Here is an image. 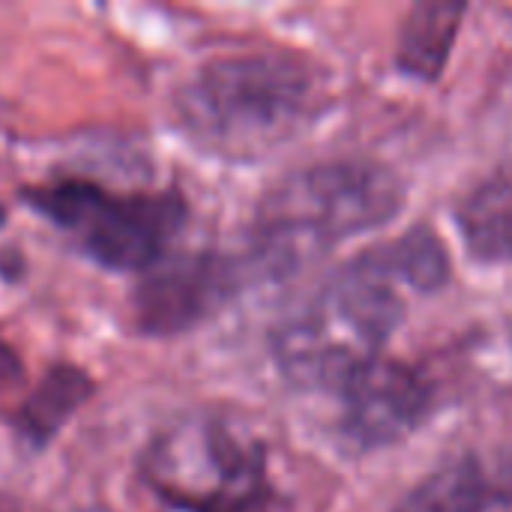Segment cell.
Masks as SVG:
<instances>
[{
	"label": "cell",
	"mask_w": 512,
	"mask_h": 512,
	"mask_svg": "<svg viewBox=\"0 0 512 512\" xmlns=\"http://www.w3.org/2000/svg\"><path fill=\"white\" fill-rule=\"evenodd\" d=\"M405 204L399 174L378 162H327L279 180L255 219V261L288 276L345 237L387 225Z\"/></svg>",
	"instance_id": "6da1fadb"
},
{
	"label": "cell",
	"mask_w": 512,
	"mask_h": 512,
	"mask_svg": "<svg viewBox=\"0 0 512 512\" xmlns=\"http://www.w3.org/2000/svg\"><path fill=\"white\" fill-rule=\"evenodd\" d=\"M24 384V366L21 357L0 339V393L18 390Z\"/></svg>",
	"instance_id": "4fadbf2b"
},
{
	"label": "cell",
	"mask_w": 512,
	"mask_h": 512,
	"mask_svg": "<svg viewBox=\"0 0 512 512\" xmlns=\"http://www.w3.org/2000/svg\"><path fill=\"white\" fill-rule=\"evenodd\" d=\"M156 267L138 291V318L159 336L195 327L237 288V267L219 255H183Z\"/></svg>",
	"instance_id": "52a82bcc"
},
{
	"label": "cell",
	"mask_w": 512,
	"mask_h": 512,
	"mask_svg": "<svg viewBox=\"0 0 512 512\" xmlns=\"http://www.w3.org/2000/svg\"><path fill=\"white\" fill-rule=\"evenodd\" d=\"M141 480L180 512H288L267 477L264 444L213 414L177 420L153 435L141 453Z\"/></svg>",
	"instance_id": "277c9868"
},
{
	"label": "cell",
	"mask_w": 512,
	"mask_h": 512,
	"mask_svg": "<svg viewBox=\"0 0 512 512\" xmlns=\"http://www.w3.org/2000/svg\"><path fill=\"white\" fill-rule=\"evenodd\" d=\"M318 87L306 63L279 51L210 60L177 93L186 132L228 156H249L288 138L312 117Z\"/></svg>",
	"instance_id": "7a4b0ae2"
},
{
	"label": "cell",
	"mask_w": 512,
	"mask_h": 512,
	"mask_svg": "<svg viewBox=\"0 0 512 512\" xmlns=\"http://www.w3.org/2000/svg\"><path fill=\"white\" fill-rule=\"evenodd\" d=\"M72 512H111V510H105V507H84V510H72Z\"/></svg>",
	"instance_id": "9a60e30c"
},
{
	"label": "cell",
	"mask_w": 512,
	"mask_h": 512,
	"mask_svg": "<svg viewBox=\"0 0 512 512\" xmlns=\"http://www.w3.org/2000/svg\"><path fill=\"white\" fill-rule=\"evenodd\" d=\"M21 198L69 234L90 261L108 270L162 264L168 243L183 231L189 216L180 192L120 195L78 177L24 189Z\"/></svg>",
	"instance_id": "5b68a950"
},
{
	"label": "cell",
	"mask_w": 512,
	"mask_h": 512,
	"mask_svg": "<svg viewBox=\"0 0 512 512\" xmlns=\"http://www.w3.org/2000/svg\"><path fill=\"white\" fill-rule=\"evenodd\" d=\"M336 396L342 399V432L366 450L402 441L435 405V390L420 369L384 357L360 369Z\"/></svg>",
	"instance_id": "8992f818"
},
{
	"label": "cell",
	"mask_w": 512,
	"mask_h": 512,
	"mask_svg": "<svg viewBox=\"0 0 512 512\" xmlns=\"http://www.w3.org/2000/svg\"><path fill=\"white\" fill-rule=\"evenodd\" d=\"M402 312L399 288L357 255L276 330V363L294 387L339 393L360 369L381 360Z\"/></svg>",
	"instance_id": "3957f363"
},
{
	"label": "cell",
	"mask_w": 512,
	"mask_h": 512,
	"mask_svg": "<svg viewBox=\"0 0 512 512\" xmlns=\"http://www.w3.org/2000/svg\"><path fill=\"white\" fill-rule=\"evenodd\" d=\"M456 225L474 258L492 264L512 261V171L474 186L456 207Z\"/></svg>",
	"instance_id": "30bf717a"
},
{
	"label": "cell",
	"mask_w": 512,
	"mask_h": 512,
	"mask_svg": "<svg viewBox=\"0 0 512 512\" xmlns=\"http://www.w3.org/2000/svg\"><path fill=\"white\" fill-rule=\"evenodd\" d=\"M3 222H6V216H3V207H0V225H3Z\"/></svg>",
	"instance_id": "2e32d148"
},
{
	"label": "cell",
	"mask_w": 512,
	"mask_h": 512,
	"mask_svg": "<svg viewBox=\"0 0 512 512\" xmlns=\"http://www.w3.org/2000/svg\"><path fill=\"white\" fill-rule=\"evenodd\" d=\"M372 270H378L390 285L414 291H438L447 276V252L429 228H411L393 243H381L360 255Z\"/></svg>",
	"instance_id": "7c38bea8"
},
{
	"label": "cell",
	"mask_w": 512,
	"mask_h": 512,
	"mask_svg": "<svg viewBox=\"0 0 512 512\" xmlns=\"http://www.w3.org/2000/svg\"><path fill=\"white\" fill-rule=\"evenodd\" d=\"M462 0H423L417 3L402 27L399 36V51H396V66L420 81H435L453 51L462 15H465Z\"/></svg>",
	"instance_id": "9c48e42d"
},
{
	"label": "cell",
	"mask_w": 512,
	"mask_h": 512,
	"mask_svg": "<svg viewBox=\"0 0 512 512\" xmlns=\"http://www.w3.org/2000/svg\"><path fill=\"white\" fill-rule=\"evenodd\" d=\"M93 396V381L78 366H51L39 387L18 408L15 432L30 450H42L66 426V420Z\"/></svg>",
	"instance_id": "8fae6325"
},
{
	"label": "cell",
	"mask_w": 512,
	"mask_h": 512,
	"mask_svg": "<svg viewBox=\"0 0 512 512\" xmlns=\"http://www.w3.org/2000/svg\"><path fill=\"white\" fill-rule=\"evenodd\" d=\"M512 504V456L459 453L423 477L393 512H495Z\"/></svg>",
	"instance_id": "ba28073f"
},
{
	"label": "cell",
	"mask_w": 512,
	"mask_h": 512,
	"mask_svg": "<svg viewBox=\"0 0 512 512\" xmlns=\"http://www.w3.org/2000/svg\"><path fill=\"white\" fill-rule=\"evenodd\" d=\"M0 512H18L15 501H12V498H6L3 492H0Z\"/></svg>",
	"instance_id": "5bb4252c"
}]
</instances>
